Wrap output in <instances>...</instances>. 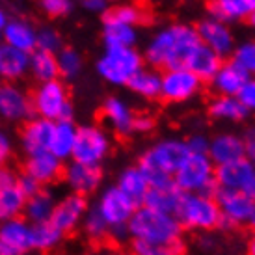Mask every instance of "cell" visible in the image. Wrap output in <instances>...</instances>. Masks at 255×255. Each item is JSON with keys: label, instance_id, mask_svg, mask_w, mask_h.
<instances>
[{"label": "cell", "instance_id": "cell-52", "mask_svg": "<svg viewBox=\"0 0 255 255\" xmlns=\"http://www.w3.org/2000/svg\"><path fill=\"white\" fill-rule=\"evenodd\" d=\"M242 192H244V194H246L248 198H252L255 201V175L252 177V181L248 183V186H246V188H244Z\"/></svg>", "mask_w": 255, "mask_h": 255}, {"label": "cell", "instance_id": "cell-37", "mask_svg": "<svg viewBox=\"0 0 255 255\" xmlns=\"http://www.w3.org/2000/svg\"><path fill=\"white\" fill-rule=\"evenodd\" d=\"M56 62H58V75L62 80H75V78L80 77L82 73V67H84V60L80 56V52L75 49H69V47H64L56 54Z\"/></svg>", "mask_w": 255, "mask_h": 255}, {"label": "cell", "instance_id": "cell-19", "mask_svg": "<svg viewBox=\"0 0 255 255\" xmlns=\"http://www.w3.org/2000/svg\"><path fill=\"white\" fill-rule=\"evenodd\" d=\"M103 114V120L107 121V125L112 128L116 134L120 136H128L134 132V112L132 108L127 105V101L121 99V97H108L103 103L101 108Z\"/></svg>", "mask_w": 255, "mask_h": 255}, {"label": "cell", "instance_id": "cell-34", "mask_svg": "<svg viewBox=\"0 0 255 255\" xmlns=\"http://www.w3.org/2000/svg\"><path fill=\"white\" fill-rule=\"evenodd\" d=\"M103 41L105 47H134L138 41L136 26L121 22L103 21Z\"/></svg>", "mask_w": 255, "mask_h": 255}, {"label": "cell", "instance_id": "cell-27", "mask_svg": "<svg viewBox=\"0 0 255 255\" xmlns=\"http://www.w3.org/2000/svg\"><path fill=\"white\" fill-rule=\"evenodd\" d=\"M255 11V0H211L209 13L224 22H237L250 19Z\"/></svg>", "mask_w": 255, "mask_h": 255}, {"label": "cell", "instance_id": "cell-21", "mask_svg": "<svg viewBox=\"0 0 255 255\" xmlns=\"http://www.w3.org/2000/svg\"><path fill=\"white\" fill-rule=\"evenodd\" d=\"M0 39L15 47V49L30 54L37 49V28L34 26V22H30L28 19H22V17L7 19Z\"/></svg>", "mask_w": 255, "mask_h": 255}, {"label": "cell", "instance_id": "cell-29", "mask_svg": "<svg viewBox=\"0 0 255 255\" xmlns=\"http://www.w3.org/2000/svg\"><path fill=\"white\" fill-rule=\"evenodd\" d=\"M56 198L50 188H39L36 194H32L26 198L24 203V211H22V218H26L32 224H43V222H49L52 209H54Z\"/></svg>", "mask_w": 255, "mask_h": 255}, {"label": "cell", "instance_id": "cell-3", "mask_svg": "<svg viewBox=\"0 0 255 255\" xmlns=\"http://www.w3.org/2000/svg\"><path fill=\"white\" fill-rule=\"evenodd\" d=\"M130 241L170 244L183 239V227L173 214L158 213L155 209L138 205L127 224Z\"/></svg>", "mask_w": 255, "mask_h": 255}, {"label": "cell", "instance_id": "cell-51", "mask_svg": "<svg viewBox=\"0 0 255 255\" xmlns=\"http://www.w3.org/2000/svg\"><path fill=\"white\" fill-rule=\"evenodd\" d=\"M155 127V121L149 116H136L134 118V132H149Z\"/></svg>", "mask_w": 255, "mask_h": 255}, {"label": "cell", "instance_id": "cell-17", "mask_svg": "<svg viewBox=\"0 0 255 255\" xmlns=\"http://www.w3.org/2000/svg\"><path fill=\"white\" fill-rule=\"evenodd\" d=\"M64 168H65L64 160H60L52 153L45 151V153H39V155L24 156L21 173L28 175L30 179H34L43 188H49L50 184L62 181Z\"/></svg>", "mask_w": 255, "mask_h": 255}, {"label": "cell", "instance_id": "cell-32", "mask_svg": "<svg viewBox=\"0 0 255 255\" xmlns=\"http://www.w3.org/2000/svg\"><path fill=\"white\" fill-rule=\"evenodd\" d=\"M209 114L211 118L218 121H227V123H241L248 118V110L242 107L239 97H227V95H218L216 99L211 101L209 105Z\"/></svg>", "mask_w": 255, "mask_h": 255}, {"label": "cell", "instance_id": "cell-39", "mask_svg": "<svg viewBox=\"0 0 255 255\" xmlns=\"http://www.w3.org/2000/svg\"><path fill=\"white\" fill-rule=\"evenodd\" d=\"M103 21L121 22V24H128V26H138L143 21V11L134 4H118L114 7H108L105 11Z\"/></svg>", "mask_w": 255, "mask_h": 255}, {"label": "cell", "instance_id": "cell-7", "mask_svg": "<svg viewBox=\"0 0 255 255\" xmlns=\"http://www.w3.org/2000/svg\"><path fill=\"white\" fill-rule=\"evenodd\" d=\"M216 166L207 155H188L173 175V183L184 194L214 196L218 184L214 179Z\"/></svg>", "mask_w": 255, "mask_h": 255}, {"label": "cell", "instance_id": "cell-11", "mask_svg": "<svg viewBox=\"0 0 255 255\" xmlns=\"http://www.w3.org/2000/svg\"><path fill=\"white\" fill-rule=\"evenodd\" d=\"M160 97L168 103H184L194 99L203 82L188 67H171L160 73Z\"/></svg>", "mask_w": 255, "mask_h": 255}, {"label": "cell", "instance_id": "cell-43", "mask_svg": "<svg viewBox=\"0 0 255 255\" xmlns=\"http://www.w3.org/2000/svg\"><path fill=\"white\" fill-rule=\"evenodd\" d=\"M37 6L50 19H62L73 11L75 0H37Z\"/></svg>", "mask_w": 255, "mask_h": 255}, {"label": "cell", "instance_id": "cell-35", "mask_svg": "<svg viewBox=\"0 0 255 255\" xmlns=\"http://www.w3.org/2000/svg\"><path fill=\"white\" fill-rule=\"evenodd\" d=\"M65 239V235L56 229L50 222H43V224H36L32 229V244H34V252H52L58 248L62 241Z\"/></svg>", "mask_w": 255, "mask_h": 255}, {"label": "cell", "instance_id": "cell-42", "mask_svg": "<svg viewBox=\"0 0 255 255\" xmlns=\"http://www.w3.org/2000/svg\"><path fill=\"white\" fill-rule=\"evenodd\" d=\"M37 49L58 54L64 49V37L54 26H41L37 28Z\"/></svg>", "mask_w": 255, "mask_h": 255}, {"label": "cell", "instance_id": "cell-60", "mask_svg": "<svg viewBox=\"0 0 255 255\" xmlns=\"http://www.w3.org/2000/svg\"><path fill=\"white\" fill-rule=\"evenodd\" d=\"M0 84H2V82H0Z\"/></svg>", "mask_w": 255, "mask_h": 255}, {"label": "cell", "instance_id": "cell-4", "mask_svg": "<svg viewBox=\"0 0 255 255\" xmlns=\"http://www.w3.org/2000/svg\"><path fill=\"white\" fill-rule=\"evenodd\" d=\"M99 77L112 86H127L143 67V56L136 47H105L97 60Z\"/></svg>", "mask_w": 255, "mask_h": 255}, {"label": "cell", "instance_id": "cell-53", "mask_svg": "<svg viewBox=\"0 0 255 255\" xmlns=\"http://www.w3.org/2000/svg\"><path fill=\"white\" fill-rule=\"evenodd\" d=\"M7 19H9V17H7V11L0 6V36H2V30H4V26H6Z\"/></svg>", "mask_w": 255, "mask_h": 255}, {"label": "cell", "instance_id": "cell-10", "mask_svg": "<svg viewBox=\"0 0 255 255\" xmlns=\"http://www.w3.org/2000/svg\"><path fill=\"white\" fill-rule=\"evenodd\" d=\"M34 116L30 92L21 82L0 84V121L7 125H22Z\"/></svg>", "mask_w": 255, "mask_h": 255}, {"label": "cell", "instance_id": "cell-22", "mask_svg": "<svg viewBox=\"0 0 255 255\" xmlns=\"http://www.w3.org/2000/svg\"><path fill=\"white\" fill-rule=\"evenodd\" d=\"M207 156L211 158L214 166L233 162L239 158H244V140L242 136L235 132H220L214 138H211Z\"/></svg>", "mask_w": 255, "mask_h": 255}, {"label": "cell", "instance_id": "cell-55", "mask_svg": "<svg viewBox=\"0 0 255 255\" xmlns=\"http://www.w3.org/2000/svg\"><path fill=\"white\" fill-rule=\"evenodd\" d=\"M248 255H255V235L248 242Z\"/></svg>", "mask_w": 255, "mask_h": 255}, {"label": "cell", "instance_id": "cell-59", "mask_svg": "<svg viewBox=\"0 0 255 255\" xmlns=\"http://www.w3.org/2000/svg\"><path fill=\"white\" fill-rule=\"evenodd\" d=\"M114 255H134L132 252H118V254H114Z\"/></svg>", "mask_w": 255, "mask_h": 255}, {"label": "cell", "instance_id": "cell-58", "mask_svg": "<svg viewBox=\"0 0 255 255\" xmlns=\"http://www.w3.org/2000/svg\"><path fill=\"white\" fill-rule=\"evenodd\" d=\"M250 24H252V26L255 28V11L252 13V17H250Z\"/></svg>", "mask_w": 255, "mask_h": 255}, {"label": "cell", "instance_id": "cell-49", "mask_svg": "<svg viewBox=\"0 0 255 255\" xmlns=\"http://www.w3.org/2000/svg\"><path fill=\"white\" fill-rule=\"evenodd\" d=\"M17 171L11 168V166H2L0 168V192L7 188V186H13L17 183Z\"/></svg>", "mask_w": 255, "mask_h": 255}, {"label": "cell", "instance_id": "cell-47", "mask_svg": "<svg viewBox=\"0 0 255 255\" xmlns=\"http://www.w3.org/2000/svg\"><path fill=\"white\" fill-rule=\"evenodd\" d=\"M242 140H244V158H248L252 166L255 168V125L246 130Z\"/></svg>", "mask_w": 255, "mask_h": 255}, {"label": "cell", "instance_id": "cell-20", "mask_svg": "<svg viewBox=\"0 0 255 255\" xmlns=\"http://www.w3.org/2000/svg\"><path fill=\"white\" fill-rule=\"evenodd\" d=\"M255 175V168L252 166L248 158H239L233 162L222 164L216 166L214 170V179L218 188H226V190H244L252 177Z\"/></svg>", "mask_w": 255, "mask_h": 255}, {"label": "cell", "instance_id": "cell-2", "mask_svg": "<svg viewBox=\"0 0 255 255\" xmlns=\"http://www.w3.org/2000/svg\"><path fill=\"white\" fill-rule=\"evenodd\" d=\"M190 155L184 140L179 138H164L155 145L145 149L138 160V168L147 177L149 186H168L173 184V175L179 170V166L184 162V158Z\"/></svg>", "mask_w": 255, "mask_h": 255}, {"label": "cell", "instance_id": "cell-9", "mask_svg": "<svg viewBox=\"0 0 255 255\" xmlns=\"http://www.w3.org/2000/svg\"><path fill=\"white\" fill-rule=\"evenodd\" d=\"M110 149H112V140L105 128L93 123L80 125L77 128V140L71 160L88 166H101L110 155Z\"/></svg>", "mask_w": 255, "mask_h": 255}, {"label": "cell", "instance_id": "cell-30", "mask_svg": "<svg viewBox=\"0 0 255 255\" xmlns=\"http://www.w3.org/2000/svg\"><path fill=\"white\" fill-rule=\"evenodd\" d=\"M116 186L120 188L127 198H130L136 205H142L145 194L149 192V181L138 166H128L118 175Z\"/></svg>", "mask_w": 255, "mask_h": 255}, {"label": "cell", "instance_id": "cell-14", "mask_svg": "<svg viewBox=\"0 0 255 255\" xmlns=\"http://www.w3.org/2000/svg\"><path fill=\"white\" fill-rule=\"evenodd\" d=\"M194 28H196V34H198L201 45L209 47L222 58L231 56V52L235 49V36L231 28L227 26V22L214 19V17H205Z\"/></svg>", "mask_w": 255, "mask_h": 255}, {"label": "cell", "instance_id": "cell-13", "mask_svg": "<svg viewBox=\"0 0 255 255\" xmlns=\"http://www.w3.org/2000/svg\"><path fill=\"white\" fill-rule=\"evenodd\" d=\"M88 211H90L88 199L84 196L69 192V194H65L64 198L56 199L49 222L64 235H69L80 227Z\"/></svg>", "mask_w": 255, "mask_h": 255}, {"label": "cell", "instance_id": "cell-5", "mask_svg": "<svg viewBox=\"0 0 255 255\" xmlns=\"http://www.w3.org/2000/svg\"><path fill=\"white\" fill-rule=\"evenodd\" d=\"M32 97V110L34 116L49 120L52 123L62 120H73V103L71 95L62 78L41 82L36 86V90L30 93Z\"/></svg>", "mask_w": 255, "mask_h": 255}, {"label": "cell", "instance_id": "cell-12", "mask_svg": "<svg viewBox=\"0 0 255 255\" xmlns=\"http://www.w3.org/2000/svg\"><path fill=\"white\" fill-rule=\"evenodd\" d=\"M214 199L220 209V229H233L237 226H246L254 211V199L248 198L241 190H226L218 188L214 192Z\"/></svg>", "mask_w": 255, "mask_h": 255}, {"label": "cell", "instance_id": "cell-48", "mask_svg": "<svg viewBox=\"0 0 255 255\" xmlns=\"http://www.w3.org/2000/svg\"><path fill=\"white\" fill-rule=\"evenodd\" d=\"M17 186L24 192V196H26V198L32 196V194H36L39 188H43V186H39L34 179H30L28 175H24V173H19V175H17Z\"/></svg>", "mask_w": 255, "mask_h": 255}, {"label": "cell", "instance_id": "cell-36", "mask_svg": "<svg viewBox=\"0 0 255 255\" xmlns=\"http://www.w3.org/2000/svg\"><path fill=\"white\" fill-rule=\"evenodd\" d=\"M24 203H26V196L17 186V183L13 186L4 188V190L0 192V222L22 216Z\"/></svg>", "mask_w": 255, "mask_h": 255}, {"label": "cell", "instance_id": "cell-44", "mask_svg": "<svg viewBox=\"0 0 255 255\" xmlns=\"http://www.w3.org/2000/svg\"><path fill=\"white\" fill-rule=\"evenodd\" d=\"M15 156V140L9 134V130L0 127V168L9 166Z\"/></svg>", "mask_w": 255, "mask_h": 255}, {"label": "cell", "instance_id": "cell-45", "mask_svg": "<svg viewBox=\"0 0 255 255\" xmlns=\"http://www.w3.org/2000/svg\"><path fill=\"white\" fill-rule=\"evenodd\" d=\"M184 143H186L190 155H207L211 138H207V136L201 134V132H194V134H190L184 140Z\"/></svg>", "mask_w": 255, "mask_h": 255}, {"label": "cell", "instance_id": "cell-38", "mask_svg": "<svg viewBox=\"0 0 255 255\" xmlns=\"http://www.w3.org/2000/svg\"><path fill=\"white\" fill-rule=\"evenodd\" d=\"M130 252L134 255H184V241H175L170 244H155L145 241H130Z\"/></svg>", "mask_w": 255, "mask_h": 255}, {"label": "cell", "instance_id": "cell-50", "mask_svg": "<svg viewBox=\"0 0 255 255\" xmlns=\"http://www.w3.org/2000/svg\"><path fill=\"white\" fill-rule=\"evenodd\" d=\"M90 13H105L108 9V0H77Z\"/></svg>", "mask_w": 255, "mask_h": 255}, {"label": "cell", "instance_id": "cell-33", "mask_svg": "<svg viewBox=\"0 0 255 255\" xmlns=\"http://www.w3.org/2000/svg\"><path fill=\"white\" fill-rule=\"evenodd\" d=\"M160 71L153 67H142L128 80L130 92L142 99H158L160 97Z\"/></svg>", "mask_w": 255, "mask_h": 255}, {"label": "cell", "instance_id": "cell-56", "mask_svg": "<svg viewBox=\"0 0 255 255\" xmlns=\"http://www.w3.org/2000/svg\"><path fill=\"white\" fill-rule=\"evenodd\" d=\"M0 255H13V254H11V252H9V250L6 248V246H4L2 242H0Z\"/></svg>", "mask_w": 255, "mask_h": 255}, {"label": "cell", "instance_id": "cell-18", "mask_svg": "<svg viewBox=\"0 0 255 255\" xmlns=\"http://www.w3.org/2000/svg\"><path fill=\"white\" fill-rule=\"evenodd\" d=\"M34 226L26 218H11L0 222V242L13 255H30L34 252L32 244Z\"/></svg>", "mask_w": 255, "mask_h": 255}, {"label": "cell", "instance_id": "cell-16", "mask_svg": "<svg viewBox=\"0 0 255 255\" xmlns=\"http://www.w3.org/2000/svg\"><path fill=\"white\" fill-rule=\"evenodd\" d=\"M52 121L32 116L28 121H24L19 128L17 143L24 156L39 155L49 151L50 134H52Z\"/></svg>", "mask_w": 255, "mask_h": 255}, {"label": "cell", "instance_id": "cell-40", "mask_svg": "<svg viewBox=\"0 0 255 255\" xmlns=\"http://www.w3.org/2000/svg\"><path fill=\"white\" fill-rule=\"evenodd\" d=\"M231 62L239 65L248 77H255V39L235 45L231 52Z\"/></svg>", "mask_w": 255, "mask_h": 255}, {"label": "cell", "instance_id": "cell-25", "mask_svg": "<svg viewBox=\"0 0 255 255\" xmlns=\"http://www.w3.org/2000/svg\"><path fill=\"white\" fill-rule=\"evenodd\" d=\"M222 64H224V58L199 43L198 47L192 50L190 58L186 60L184 67H188L201 82H207V80H213V77L216 75Z\"/></svg>", "mask_w": 255, "mask_h": 255}, {"label": "cell", "instance_id": "cell-26", "mask_svg": "<svg viewBox=\"0 0 255 255\" xmlns=\"http://www.w3.org/2000/svg\"><path fill=\"white\" fill-rule=\"evenodd\" d=\"M248 75L242 71L239 65H235L231 60L224 62L220 65V69L213 77V88L218 95H227V97H237L239 92L242 90V86L246 84Z\"/></svg>", "mask_w": 255, "mask_h": 255}, {"label": "cell", "instance_id": "cell-57", "mask_svg": "<svg viewBox=\"0 0 255 255\" xmlns=\"http://www.w3.org/2000/svg\"><path fill=\"white\" fill-rule=\"evenodd\" d=\"M248 226H252L255 229V203H254V211H252V216H250V222Z\"/></svg>", "mask_w": 255, "mask_h": 255}, {"label": "cell", "instance_id": "cell-15", "mask_svg": "<svg viewBox=\"0 0 255 255\" xmlns=\"http://www.w3.org/2000/svg\"><path fill=\"white\" fill-rule=\"evenodd\" d=\"M62 181L69 188V192L88 198L101 188L103 170H101V166H88V164L71 160L65 164Z\"/></svg>", "mask_w": 255, "mask_h": 255}, {"label": "cell", "instance_id": "cell-61", "mask_svg": "<svg viewBox=\"0 0 255 255\" xmlns=\"http://www.w3.org/2000/svg\"><path fill=\"white\" fill-rule=\"evenodd\" d=\"M30 255H32V254H30Z\"/></svg>", "mask_w": 255, "mask_h": 255}, {"label": "cell", "instance_id": "cell-54", "mask_svg": "<svg viewBox=\"0 0 255 255\" xmlns=\"http://www.w3.org/2000/svg\"><path fill=\"white\" fill-rule=\"evenodd\" d=\"M199 244H201V248H203V250L213 248V246H211V244H213V241H211V239H209V237H203V239H201V241H199Z\"/></svg>", "mask_w": 255, "mask_h": 255}, {"label": "cell", "instance_id": "cell-8", "mask_svg": "<svg viewBox=\"0 0 255 255\" xmlns=\"http://www.w3.org/2000/svg\"><path fill=\"white\" fill-rule=\"evenodd\" d=\"M175 218L183 229L190 231H213L220 226V209L214 196L205 194H183Z\"/></svg>", "mask_w": 255, "mask_h": 255}, {"label": "cell", "instance_id": "cell-23", "mask_svg": "<svg viewBox=\"0 0 255 255\" xmlns=\"http://www.w3.org/2000/svg\"><path fill=\"white\" fill-rule=\"evenodd\" d=\"M28 77V54L0 41V82H21Z\"/></svg>", "mask_w": 255, "mask_h": 255}, {"label": "cell", "instance_id": "cell-46", "mask_svg": "<svg viewBox=\"0 0 255 255\" xmlns=\"http://www.w3.org/2000/svg\"><path fill=\"white\" fill-rule=\"evenodd\" d=\"M237 97L248 112H255V77H250L246 80V84L242 86V90Z\"/></svg>", "mask_w": 255, "mask_h": 255}, {"label": "cell", "instance_id": "cell-1", "mask_svg": "<svg viewBox=\"0 0 255 255\" xmlns=\"http://www.w3.org/2000/svg\"><path fill=\"white\" fill-rule=\"evenodd\" d=\"M199 45L196 28L190 24H171L158 30L143 50V60L153 69L183 67L190 58L192 50Z\"/></svg>", "mask_w": 255, "mask_h": 255}, {"label": "cell", "instance_id": "cell-41", "mask_svg": "<svg viewBox=\"0 0 255 255\" xmlns=\"http://www.w3.org/2000/svg\"><path fill=\"white\" fill-rule=\"evenodd\" d=\"M80 227L84 229L86 237L92 239V241H103V239H107L108 235H110V229H108L107 222L101 218L99 213H97L93 207L86 213Z\"/></svg>", "mask_w": 255, "mask_h": 255}, {"label": "cell", "instance_id": "cell-28", "mask_svg": "<svg viewBox=\"0 0 255 255\" xmlns=\"http://www.w3.org/2000/svg\"><path fill=\"white\" fill-rule=\"evenodd\" d=\"M183 194L173 184H168V186H156V188H149V192L145 194L142 205L149 207V209H155L158 213H166V214H177V209L181 205V199H183Z\"/></svg>", "mask_w": 255, "mask_h": 255}, {"label": "cell", "instance_id": "cell-31", "mask_svg": "<svg viewBox=\"0 0 255 255\" xmlns=\"http://www.w3.org/2000/svg\"><path fill=\"white\" fill-rule=\"evenodd\" d=\"M28 75L36 80L37 84L60 78V75H58L56 54L47 52V50H39V49H36L34 52H30L28 54Z\"/></svg>", "mask_w": 255, "mask_h": 255}, {"label": "cell", "instance_id": "cell-6", "mask_svg": "<svg viewBox=\"0 0 255 255\" xmlns=\"http://www.w3.org/2000/svg\"><path fill=\"white\" fill-rule=\"evenodd\" d=\"M136 203L130 198H127L123 192L114 184V186H108L99 194L97 198V203H95V211L99 213V216L105 222H107L108 229H110V235L114 241L123 242L128 239V231H127V224L130 216L134 214L136 211Z\"/></svg>", "mask_w": 255, "mask_h": 255}, {"label": "cell", "instance_id": "cell-24", "mask_svg": "<svg viewBox=\"0 0 255 255\" xmlns=\"http://www.w3.org/2000/svg\"><path fill=\"white\" fill-rule=\"evenodd\" d=\"M77 128L73 120H62L52 125V134H50L49 153L58 156L60 160H71L75 140H77Z\"/></svg>", "mask_w": 255, "mask_h": 255}]
</instances>
